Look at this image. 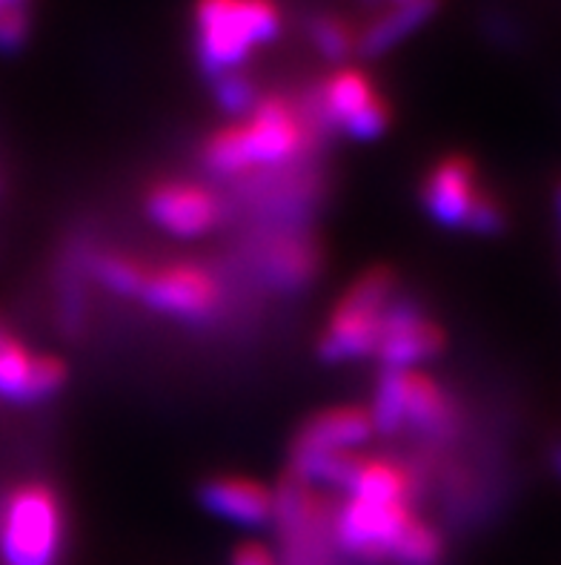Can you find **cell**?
Masks as SVG:
<instances>
[{"label":"cell","mask_w":561,"mask_h":565,"mask_svg":"<svg viewBox=\"0 0 561 565\" xmlns=\"http://www.w3.org/2000/svg\"><path fill=\"white\" fill-rule=\"evenodd\" d=\"M315 124L310 107L284 95H261L258 104L206 138L201 158L215 175L235 179L258 170L287 167L313 150Z\"/></svg>","instance_id":"1"},{"label":"cell","mask_w":561,"mask_h":565,"mask_svg":"<svg viewBox=\"0 0 561 565\" xmlns=\"http://www.w3.org/2000/svg\"><path fill=\"white\" fill-rule=\"evenodd\" d=\"M555 468H559V471H561V448H559V451H555Z\"/></svg>","instance_id":"26"},{"label":"cell","mask_w":561,"mask_h":565,"mask_svg":"<svg viewBox=\"0 0 561 565\" xmlns=\"http://www.w3.org/2000/svg\"><path fill=\"white\" fill-rule=\"evenodd\" d=\"M412 516V502H370L349 497L335 516V543L358 563H392L398 540Z\"/></svg>","instance_id":"8"},{"label":"cell","mask_w":561,"mask_h":565,"mask_svg":"<svg viewBox=\"0 0 561 565\" xmlns=\"http://www.w3.org/2000/svg\"><path fill=\"white\" fill-rule=\"evenodd\" d=\"M147 215L170 236L198 238L224 222L227 204L201 181L164 179L147 193Z\"/></svg>","instance_id":"11"},{"label":"cell","mask_w":561,"mask_h":565,"mask_svg":"<svg viewBox=\"0 0 561 565\" xmlns=\"http://www.w3.org/2000/svg\"><path fill=\"white\" fill-rule=\"evenodd\" d=\"M306 107L319 129H338L353 141H373L392 121L390 100L378 93L370 75L358 66H338L330 72Z\"/></svg>","instance_id":"7"},{"label":"cell","mask_w":561,"mask_h":565,"mask_svg":"<svg viewBox=\"0 0 561 565\" xmlns=\"http://www.w3.org/2000/svg\"><path fill=\"white\" fill-rule=\"evenodd\" d=\"M233 565H276V557L261 543H244L235 548Z\"/></svg>","instance_id":"23"},{"label":"cell","mask_w":561,"mask_h":565,"mask_svg":"<svg viewBox=\"0 0 561 565\" xmlns=\"http://www.w3.org/2000/svg\"><path fill=\"white\" fill-rule=\"evenodd\" d=\"M224 290L213 273L192 262H175L150 270L138 301L179 322H206L220 308Z\"/></svg>","instance_id":"9"},{"label":"cell","mask_w":561,"mask_h":565,"mask_svg":"<svg viewBox=\"0 0 561 565\" xmlns=\"http://www.w3.org/2000/svg\"><path fill=\"white\" fill-rule=\"evenodd\" d=\"M373 425L381 434L419 430L430 439H447L458 428L453 396L421 371H384L373 394Z\"/></svg>","instance_id":"6"},{"label":"cell","mask_w":561,"mask_h":565,"mask_svg":"<svg viewBox=\"0 0 561 565\" xmlns=\"http://www.w3.org/2000/svg\"><path fill=\"white\" fill-rule=\"evenodd\" d=\"M344 491L356 500L412 502L416 477L390 457H358Z\"/></svg>","instance_id":"16"},{"label":"cell","mask_w":561,"mask_h":565,"mask_svg":"<svg viewBox=\"0 0 561 565\" xmlns=\"http://www.w3.org/2000/svg\"><path fill=\"white\" fill-rule=\"evenodd\" d=\"M215 100H218L220 107L227 109L229 115L235 118H241L244 113L256 107L261 93H258V86L244 75V72H233V75H224V78H215Z\"/></svg>","instance_id":"21"},{"label":"cell","mask_w":561,"mask_h":565,"mask_svg":"<svg viewBox=\"0 0 561 565\" xmlns=\"http://www.w3.org/2000/svg\"><path fill=\"white\" fill-rule=\"evenodd\" d=\"M261 270L267 281L281 290H301L319 276L321 247L313 236L284 230L263 244Z\"/></svg>","instance_id":"15"},{"label":"cell","mask_w":561,"mask_h":565,"mask_svg":"<svg viewBox=\"0 0 561 565\" xmlns=\"http://www.w3.org/2000/svg\"><path fill=\"white\" fill-rule=\"evenodd\" d=\"M439 9V0H412V3H396L390 12L362 29L356 35V52L362 57H378L384 52L396 50L398 43L416 35Z\"/></svg>","instance_id":"17"},{"label":"cell","mask_w":561,"mask_h":565,"mask_svg":"<svg viewBox=\"0 0 561 565\" xmlns=\"http://www.w3.org/2000/svg\"><path fill=\"white\" fill-rule=\"evenodd\" d=\"M310 41H313V46L321 55L327 57V61H335V64L347 61V55L356 52V35L349 32L347 23L338 21V18H330V14L315 18L310 23Z\"/></svg>","instance_id":"20"},{"label":"cell","mask_w":561,"mask_h":565,"mask_svg":"<svg viewBox=\"0 0 561 565\" xmlns=\"http://www.w3.org/2000/svg\"><path fill=\"white\" fill-rule=\"evenodd\" d=\"M396 296V273L390 267L378 265L364 270L330 313L327 328L321 333L319 356L327 362H353V359L373 356L384 313Z\"/></svg>","instance_id":"5"},{"label":"cell","mask_w":561,"mask_h":565,"mask_svg":"<svg viewBox=\"0 0 561 565\" xmlns=\"http://www.w3.org/2000/svg\"><path fill=\"white\" fill-rule=\"evenodd\" d=\"M69 380V371L57 356L35 353L0 319V402L32 405L52 399Z\"/></svg>","instance_id":"12"},{"label":"cell","mask_w":561,"mask_h":565,"mask_svg":"<svg viewBox=\"0 0 561 565\" xmlns=\"http://www.w3.org/2000/svg\"><path fill=\"white\" fill-rule=\"evenodd\" d=\"M392 3H412V0H392Z\"/></svg>","instance_id":"27"},{"label":"cell","mask_w":561,"mask_h":565,"mask_svg":"<svg viewBox=\"0 0 561 565\" xmlns=\"http://www.w3.org/2000/svg\"><path fill=\"white\" fill-rule=\"evenodd\" d=\"M441 559H444V540L439 529L416 514L398 540L390 565H441Z\"/></svg>","instance_id":"19"},{"label":"cell","mask_w":561,"mask_h":565,"mask_svg":"<svg viewBox=\"0 0 561 565\" xmlns=\"http://www.w3.org/2000/svg\"><path fill=\"white\" fill-rule=\"evenodd\" d=\"M444 351V330L410 296H396L384 313L376 353L384 371H416Z\"/></svg>","instance_id":"10"},{"label":"cell","mask_w":561,"mask_h":565,"mask_svg":"<svg viewBox=\"0 0 561 565\" xmlns=\"http://www.w3.org/2000/svg\"><path fill=\"white\" fill-rule=\"evenodd\" d=\"M64 537V502L50 482H21L0 497V565H57Z\"/></svg>","instance_id":"4"},{"label":"cell","mask_w":561,"mask_h":565,"mask_svg":"<svg viewBox=\"0 0 561 565\" xmlns=\"http://www.w3.org/2000/svg\"><path fill=\"white\" fill-rule=\"evenodd\" d=\"M553 210H555V222H559V233H561V179L555 181V190H553Z\"/></svg>","instance_id":"24"},{"label":"cell","mask_w":561,"mask_h":565,"mask_svg":"<svg viewBox=\"0 0 561 565\" xmlns=\"http://www.w3.org/2000/svg\"><path fill=\"white\" fill-rule=\"evenodd\" d=\"M89 270L100 287H107L109 294H118L123 299H138L150 276V267L143 265L141 258L115 250L95 253L89 258Z\"/></svg>","instance_id":"18"},{"label":"cell","mask_w":561,"mask_h":565,"mask_svg":"<svg viewBox=\"0 0 561 565\" xmlns=\"http://www.w3.org/2000/svg\"><path fill=\"white\" fill-rule=\"evenodd\" d=\"M419 195L433 222L476 236H496L507 224L505 204L484 184L482 170L467 152L441 156L419 184Z\"/></svg>","instance_id":"3"},{"label":"cell","mask_w":561,"mask_h":565,"mask_svg":"<svg viewBox=\"0 0 561 565\" xmlns=\"http://www.w3.org/2000/svg\"><path fill=\"white\" fill-rule=\"evenodd\" d=\"M201 500L213 514L244 529H261L276 516V497L261 482L238 477V473H218L201 486Z\"/></svg>","instance_id":"14"},{"label":"cell","mask_w":561,"mask_h":565,"mask_svg":"<svg viewBox=\"0 0 561 565\" xmlns=\"http://www.w3.org/2000/svg\"><path fill=\"white\" fill-rule=\"evenodd\" d=\"M29 35L26 7H0V52L21 50Z\"/></svg>","instance_id":"22"},{"label":"cell","mask_w":561,"mask_h":565,"mask_svg":"<svg viewBox=\"0 0 561 565\" xmlns=\"http://www.w3.org/2000/svg\"><path fill=\"white\" fill-rule=\"evenodd\" d=\"M192 32L206 78H224L281 35V9L276 0H195Z\"/></svg>","instance_id":"2"},{"label":"cell","mask_w":561,"mask_h":565,"mask_svg":"<svg viewBox=\"0 0 561 565\" xmlns=\"http://www.w3.org/2000/svg\"><path fill=\"white\" fill-rule=\"evenodd\" d=\"M0 7H26V0H0Z\"/></svg>","instance_id":"25"},{"label":"cell","mask_w":561,"mask_h":565,"mask_svg":"<svg viewBox=\"0 0 561 565\" xmlns=\"http://www.w3.org/2000/svg\"><path fill=\"white\" fill-rule=\"evenodd\" d=\"M376 434L370 408L362 405H338L306 419L292 439V471L315 459L333 457V454L356 451L358 445Z\"/></svg>","instance_id":"13"}]
</instances>
